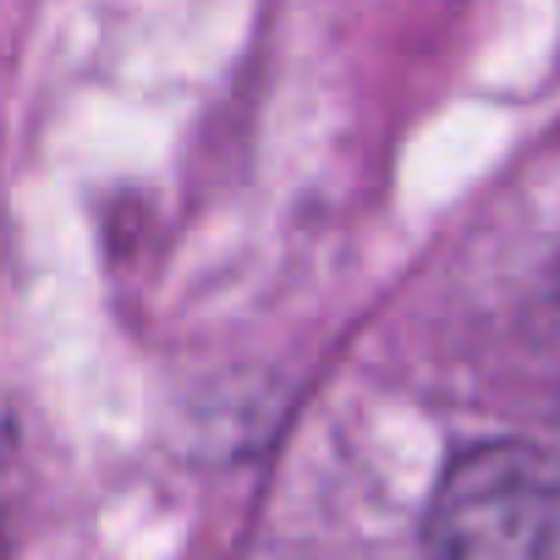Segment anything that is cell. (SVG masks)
<instances>
[{
	"label": "cell",
	"mask_w": 560,
	"mask_h": 560,
	"mask_svg": "<svg viewBox=\"0 0 560 560\" xmlns=\"http://www.w3.org/2000/svg\"><path fill=\"white\" fill-rule=\"evenodd\" d=\"M429 560H560V456L527 440L462 451L423 522Z\"/></svg>",
	"instance_id": "6da1fadb"
}]
</instances>
